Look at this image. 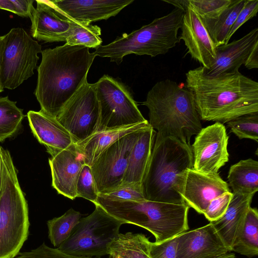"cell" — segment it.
<instances>
[{"label": "cell", "instance_id": "1", "mask_svg": "<svg viewBox=\"0 0 258 258\" xmlns=\"http://www.w3.org/2000/svg\"><path fill=\"white\" fill-rule=\"evenodd\" d=\"M201 119L221 123L258 113V83L239 72L210 76L201 66L185 74Z\"/></svg>", "mask_w": 258, "mask_h": 258}, {"label": "cell", "instance_id": "2", "mask_svg": "<svg viewBox=\"0 0 258 258\" xmlns=\"http://www.w3.org/2000/svg\"><path fill=\"white\" fill-rule=\"evenodd\" d=\"M37 68L35 95L42 112L56 117L60 110L87 82L89 70L96 57L82 45L64 44L42 50Z\"/></svg>", "mask_w": 258, "mask_h": 258}, {"label": "cell", "instance_id": "3", "mask_svg": "<svg viewBox=\"0 0 258 258\" xmlns=\"http://www.w3.org/2000/svg\"><path fill=\"white\" fill-rule=\"evenodd\" d=\"M142 104L149 109L150 125L157 131L155 138L172 137L190 144L203 128L191 93L172 80L156 83Z\"/></svg>", "mask_w": 258, "mask_h": 258}, {"label": "cell", "instance_id": "4", "mask_svg": "<svg viewBox=\"0 0 258 258\" xmlns=\"http://www.w3.org/2000/svg\"><path fill=\"white\" fill-rule=\"evenodd\" d=\"M193 168L191 145L172 138H155L147 170L142 184L146 200L185 203L178 193L179 177Z\"/></svg>", "mask_w": 258, "mask_h": 258}, {"label": "cell", "instance_id": "5", "mask_svg": "<svg viewBox=\"0 0 258 258\" xmlns=\"http://www.w3.org/2000/svg\"><path fill=\"white\" fill-rule=\"evenodd\" d=\"M184 14L183 10L175 8L140 29L117 37L110 43L99 46L93 53L96 56L109 57L117 64L130 54L151 57L164 54L180 41L178 32Z\"/></svg>", "mask_w": 258, "mask_h": 258}, {"label": "cell", "instance_id": "6", "mask_svg": "<svg viewBox=\"0 0 258 258\" xmlns=\"http://www.w3.org/2000/svg\"><path fill=\"white\" fill-rule=\"evenodd\" d=\"M2 153L0 258H14L19 254L28 236V209L11 154L3 148Z\"/></svg>", "mask_w": 258, "mask_h": 258}, {"label": "cell", "instance_id": "7", "mask_svg": "<svg viewBox=\"0 0 258 258\" xmlns=\"http://www.w3.org/2000/svg\"><path fill=\"white\" fill-rule=\"evenodd\" d=\"M189 207L185 203L177 204L151 201H126L120 213L125 224H132L150 232L160 242L176 236L189 229Z\"/></svg>", "mask_w": 258, "mask_h": 258}, {"label": "cell", "instance_id": "8", "mask_svg": "<svg viewBox=\"0 0 258 258\" xmlns=\"http://www.w3.org/2000/svg\"><path fill=\"white\" fill-rule=\"evenodd\" d=\"M89 216L81 218L67 240L57 248L69 254L99 257L108 254L109 245L124 223L98 205Z\"/></svg>", "mask_w": 258, "mask_h": 258}, {"label": "cell", "instance_id": "9", "mask_svg": "<svg viewBox=\"0 0 258 258\" xmlns=\"http://www.w3.org/2000/svg\"><path fill=\"white\" fill-rule=\"evenodd\" d=\"M95 86L100 111L97 132L147 121L130 91L121 82L104 75Z\"/></svg>", "mask_w": 258, "mask_h": 258}, {"label": "cell", "instance_id": "10", "mask_svg": "<svg viewBox=\"0 0 258 258\" xmlns=\"http://www.w3.org/2000/svg\"><path fill=\"white\" fill-rule=\"evenodd\" d=\"M41 45L22 28L4 35L2 81L4 88L13 90L34 75Z\"/></svg>", "mask_w": 258, "mask_h": 258}, {"label": "cell", "instance_id": "11", "mask_svg": "<svg viewBox=\"0 0 258 258\" xmlns=\"http://www.w3.org/2000/svg\"><path fill=\"white\" fill-rule=\"evenodd\" d=\"M100 106L95 83L86 82L65 104L55 117L70 134L75 144L97 133Z\"/></svg>", "mask_w": 258, "mask_h": 258}, {"label": "cell", "instance_id": "12", "mask_svg": "<svg viewBox=\"0 0 258 258\" xmlns=\"http://www.w3.org/2000/svg\"><path fill=\"white\" fill-rule=\"evenodd\" d=\"M145 127L115 141L90 166L99 194H107L121 185L132 149Z\"/></svg>", "mask_w": 258, "mask_h": 258}, {"label": "cell", "instance_id": "13", "mask_svg": "<svg viewBox=\"0 0 258 258\" xmlns=\"http://www.w3.org/2000/svg\"><path fill=\"white\" fill-rule=\"evenodd\" d=\"M228 138L223 123L216 122L202 128L191 146L193 168L205 174L218 173L229 160Z\"/></svg>", "mask_w": 258, "mask_h": 258}, {"label": "cell", "instance_id": "14", "mask_svg": "<svg viewBox=\"0 0 258 258\" xmlns=\"http://www.w3.org/2000/svg\"><path fill=\"white\" fill-rule=\"evenodd\" d=\"M177 191L189 208L203 214L213 199L231 190L218 173L205 174L192 168L181 174Z\"/></svg>", "mask_w": 258, "mask_h": 258}, {"label": "cell", "instance_id": "15", "mask_svg": "<svg viewBox=\"0 0 258 258\" xmlns=\"http://www.w3.org/2000/svg\"><path fill=\"white\" fill-rule=\"evenodd\" d=\"M229 252L211 223L178 236L176 258H217Z\"/></svg>", "mask_w": 258, "mask_h": 258}, {"label": "cell", "instance_id": "16", "mask_svg": "<svg viewBox=\"0 0 258 258\" xmlns=\"http://www.w3.org/2000/svg\"><path fill=\"white\" fill-rule=\"evenodd\" d=\"M52 186L58 194L71 200L77 197V181L83 166L84 157L73 144L49 159Z\"/></svg>", "mask_w": 258, "mask_h": 258}, {"label": "cell", "instance_id": "17", "mask_svg": "<svg viewBox=\"0 0 258 258\" xmlns=\"http://www.w3.org/2000/svg\"><path fill=\"white\" fill-rule=\"evenodd\" d=\"M180 29L179 38L183 41L188 53L202 67L209 69L216 60V47L200 17L189 7L184 12Z\"/></svg>", "mask_w": 258, "mask_h": 258}, {"label": "cell", "instance_id": "18", "mask_svg": "<svg viewBox=\"0 0 258 258\" xmlns=\"http://www.w3.org/2000/svg\"><path fill=\"white\" fill-rule=\"evenodd\" d=\"M52 4L68 18L89 25L115 16L134 0H53Z\"/></svg>", "mask_w": 258, "mask_h": 258}, {"label": "cell", "instance_id": "19", "mask_svg": "<svg viewBox=\"0 0 258 258\" xmlns=\"http://www.w3.org/2000/svg\"><path fill=\"white\" fill-rule=\"evenodd\" d=\"M257 44L258 28H255L239 39L216 47L215 62L208 69L203 67L206 73L210 76H219L239 72V68L245 63Z\"/></svg>", "mask_w": 258, "mask_h": 258}, {"label": "cell", "instance_id": "20", "mask_svg": "<svg viewBox=\"0 0 258 258\" xmlns=\"http://www.w3.org/2000/svg\"><path fill=\"white\" fill-rule=\"evenodd\" d=\"M31 18L32 36L44 42H60L61 35L70 28V19L58 10L51 1H36Z\"/></svg>", "mask_w": 258, "mask_h": 258}, {"label": "cell", "instance_id": "21", "mask_svg": "<svg viewBox=\"0 0 258 258\" xmlns=\"http://www.w3.org/2000/svg\"><path fill=\"white\" fill-rule=\"evenodd\" d=\"M27 116L34 136L51 156L74 144L70 134L55 117L40 110H30Z\"/></svg>", "mask_w": 258, "mask_h": 258}, {"label": "cell", "instance_id": "22", "mask_svg": "<svg viewBox=\"0 0 258 258\" xmlns=\"http://www.w3.org/2000/svg\"><path fill=\"white\" fill-rule=\"evenodd\" d=\"M254 195L233 193L224 214L218 219L210 222L229 251H231L240 234Z\"/></svg>", "mask_w": 258, "mask_h": 258}, {"label": "cell", "instance_id": "23", "mask_svg": "<svg viewBox=\"0 0 258 258\" xmlns=\"http://www.w3.org/2000/svg\"><path fill=\"white\" fill-rule=\"evenodd\" d=\"M156 132L150 124L143 128L131 152L122 182L119 186L142 185L149 163Z\"/></svg>", "mask_w": 258, "mask_h": 258}, {"label": "cell", "instance_id": "24", "mask_svg": "<svg viewBox=\"0 0 258 258\" xmlns=\"http://www.w3.org/2000/svg\"><path fill=\"white\" fill-rule=\"evenodd\" d=\"M149 124L147 120L140 123L97 132L75 145L83 155L85 164L91 166L100 155L115 141Z\"/></svg>", "mask_w": 258, "mask_h": 258}, {"label": "cell", "instance_id": "25", "mask_svg": "<svg viewBox=\"0 0 258 258\" xmlns=\"http://www.w3.org/2000/svg\"><path fill=\"white\" fill-rule=\"evenodd\" d=\"M227 179L233 193L255 194L258 191V161L248 158L231 165Z\"/></svg>", "mask_w": 258, "mask_h": 258}, {"label": "cell", "instance_id": "26", "mask_svg": "<svg viewBox=\"0 0 258 258\" xmlns=\"http://www.w3.org/2000/svg\"><path fill=\"white\" fill-rule=\"evenodd\" d=\"M150 242L142 233H119L109 245L108 253L116 258H151L149 253Z\"/></svg>", "mask_w": 258, "mask_h": 258}, {"label": "cell", "instance_id": "27", "mask_svg": "<svg viewBox=\"0 0 258 258\" xmlns=\"http://www.w3.org/2000/svg\"><path fill=\"white\" fill-rule=\"evenodd\" d=\"M245 0H232L229 6L216 19L202 21L216 47L224 44Z\"/></svg>", "mask_w": 258, "mask_h": 258}, {"label": "cell", "instance_id": "28", "mask_svg": "<svg viewBox=\"0 0 258 258\" xmlns=\"http://www.w3.org/2000/svg\"><path fill=\"white\" fill-rule=\"evenodd\" d=\"M231 251L249 258L258 254V211L249 208L240 234Z\"/></svg>", "mask_w": 258, "mask_h": 258}, {"label": "cell", "instance_id": "29", "mask_svg": "<svg viewBox=\"0 0 258 258\" xmlns=\"http://www.w3.org/2000/svg\"><path fill=\"white\" fill-rule=\"evenodd\" d=\"M101 32L100 28L97 25L84 24L70 19V28L61 35L60 42L65 41V44L71 46L96 48L102 42Z\"/></svg>", "mask_w": 258, "mask_h": 258}, {"label": "cell", "instance_id": "30", "mask_svg": "<svg viewBox=\"0 0 258 258\" xmlns=\"http://www.w3.org/2000/svg\"><path fill=\"white\" fill-rule=\"evenodd\" d=\"M16 103L8 96L0 97V142L13 137L21 126L25 115Z\"/></svg>", "mask_w": 258, "mask_h": 258}, {"label": "cell", "instance_id": "31", "mask_svg": "<svg viewBox=\"0 0 258 258\" xmlns=\"http://www.w3.org/2000/svg\"><path fill=\"white\" fill-rule=\"evenodd\" d=\"M81 217L79 212L71 208L61 216L47 222L48 238L54 247H58L68 239Z\"/></svg>", "mask_w": 258, "mask_h": 258}, {"label": "cell", "instance_id": "32", "mask_svg": "<svg viewBox=\"0 0 258 258\" xmlns=\"http://www.w3.org/2000/svg\"><path fill=\"white\" fill-rule=\"evenodd\" d=\"M226 123L230 132L239 139H247L258 142V113L243 115Z\"/></svg>", "mask_w": 258, "mask_h": 258}, {"label": "cell", "instance_id": "33", "mask_svg": "<svg viewBox=\"0 0 258 258\" xmlns=\"http://www.w3.org/2000/svg\"><path fill=\"white\" fill-rule=\"evenodd\" d=\"M232 0H188V7L194 11L202 21L217 18Z\"/></svg>", "mask_w": 258, "mask_h": 258}, {"label": "cell", "instance_id": "34", "mask_svg": "<svg viewBox=\"0 0 258 258\" xmlns=\"http://www.w3.org/2000/svg\"><path fill=\"white\" fill-rule=\"evenodd\" d=\"M77 197L83 198L95 204L98 192L91 167L85 164L80 172L76 186Z\"/></svg>", "mask_w": 258, "mask_h": 258}, {"label": "cell", "instance_id": "35", "mask_svg": "<svg viewBox=\"0 0 258 258\" xmlns=\"http://www.w3.org/2000/svg\"><path fill=\"white\" fill-rule=\"evenodd\" d=\"M98 195L112 200L141 201L146 200L142 185L137 184L122 186L107 194Z\"/></svg>", "mask_w": 258, "mask_h": 258}, {"label": "cell", "instance_id": "36", "mask_svg": "<svg viewBox=\"0 0 258 258\" xmlns=\"http://www.w3.org/2000/svg\"><path fill=\"white\" fill-rule=\"evenodd\" d=\"M233 193L225 192L213 199L204 212L203 215L210 222L215 221L222 217L225 213Z\"/></svg>", "mask_w": 258, "mask_h": 258}, {"label": "cell", "instance_id": "37", "mask_svg": "<svg viewBox=\"0 0 258 258\" xmlns=\"http://www.w3.org/2000/svg\"><path fill=\"white\" fill-rule=\"evenodd\" d=\"M16 258H95L77 256L64 253L57 248H52L44 242L37 248L29 251L19 253Z\"/></svg>", "mask_w": 258, "mask_h": 258}, {"label": "cell", "instance_id": "38", "mask_svg": "<svg viewBox=\"0 0 258 258\" xmlns=\"http://www.w3.org/2000/svg\"><path fill=\"white\" fill-rule=\"evenodd\" d=\"M178 235L160 242H150L151 258H176Z\"/></svg>", "mask_w": 258, "mask_h": 258}, {"label": "cell", "instance_id": "39", "mask_svg": "<svg viewBox=\"0 0 258 258\" xmlns=\"http://www.w3.org/2000/svg\"><path fill=\"white\" fill-rule=\"evenodd\" d=\"M258 11V0H245L244 5L238 14L225 40L228 42L235 32L246 22L256 16Z\"/></svg>", "mask_w": 258, "mask_h": 258}, {"label": "cell", "instance_id": "40", "mask_svg": "<svg viewBox=\"0 0 258 258\" xmlns=\"http://www.w3.org/2000/svg\"><path fill=\"white\" fill-rule=\"evenodd\" d=\"M33 2V0H0V9L31 19L34 9Z\"/></svg>", "mask_w": 258, "mask_h": 258}, {"label": "cell", "instance_id": "41", "mask_svg": "<svg viewBox=\"0 0 258 258\" xmlns=\"http://www.w3.org/2000/svg\"><path fill=\"white\" fill-rule=\"evenodd\" d=\"M244 65L248 69L258 68V44L254 47Z\"/></svg>", "mask_w": 258, "mask_h": 258}, {"label": "cell", "instance_id": "42", "mask_svg": "<svg viewBox=\"0 0 258 258\" xmlns=\"http://www.w3.org/2000/svg\"><path fill=\"white\" fill-rule=\"evenodd\" d=\"M164 2L173 5L175 8L180 9L184 12L188 8V0H164Z\"/></svg>", "mask_w": 258, "mask_h": 258}, {"label": "cell", "instance_id": "43", "mask_svg": "<svg viewBox=\"0 0 258 258\" xmlns=\"http://www.w3.org/2000/svg\"><path fill=\"white\" fill-rule=\"evenodd\" d=\"M4 49V35L0 36V92L4 91L2 81V61Z\"/></svg>", "mask_w": 258, "mask_h": 258}, {"label": "cell", "instance_id": "44", "mask_svg": "<svg viewBox=\"0 0 258 258\" xmlns=\"http://www.w3.org/2000/svg\"><path fill=\"white\" fill-rule=\"evenodd\" d=\"M217 258H235V255L233 253H227Z\"/></svg>", "mask_w": 258, "mask_h": 258}, {"label": "cell", "instance_id": "45", "mask_svg": "<svg viewBox=\"0 0 258 258\" xmlns=\"http://www.w3.org/2000/svg\"><path fill=\"white\" fill-rule=\"evenodd\" d=\"M2 168H3V162H2V164L0 165V189H1V181H2Z\"/></svg>", "mask_w": 258, "mask_h": 258}, {"label": "cell", "instance_id": "46", "mask_svg": "<svg viewBox=\"0 0 258 258\" xmlns=\"http://www.w3.org/2000/svg\"><path fill=\"white\" fill-rule=\"evenodd\" d=\"M2 147L0 146V163L2 161Z\"/></svg>", "mask_w": 258, "mask_h": 258}, {"label": "cell", "instance_id": "47", "mask_svg": "<svg viewBox=\"0 0 258 258\" xmlns=\"http://www.w3.org/2000/svg\"><path fill=\"white\" fill-rule=\"evenodd\" d=\"M109 257L108 258H116L114 255H112V254H109Z\"/></svg>", "mask_w": 258, "mask_h": 258}]
</instances>
